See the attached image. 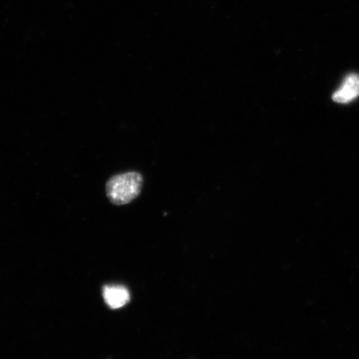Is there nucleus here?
<instances>
[{
  "mask_svg": "<svg viewBox=\"0 0 359 359\" xmlns=\"http://www.w3.org/2000/svg\"><path fill=\"white\" fill-rule=\"evenodd\" d=\"M102 294L107 304L114 309L123 307L130 300L129 291L122 285L105 286Z\"/></svg>",
  "mask_w": 359,
  "mask_h": 359,
  "instance_id": "nucleus-3",
  "label": "nucleus"
},
{
  "mask_svg": "<svg viewBox=\"0 0 359 359\" xmlns=\"http://www.w3.org/2000/svg\"><path fill=\"white\" fill-rule=\"evenodd\" d=\"M142 186L141 173L129 172L116 175L107 183V196L112 204L127 205L141 194Z\"/></svg>",
  "mask_w": 359,
  "mask_h": 359,
  "instance_id": "nucleus-1",
  "label": "nucleus"
},
{
  "mask_svg": "<svg viewBox=\"0 0 359 359\" xmlns=\"http://www.w3.org/2000/svg\"><path fill=\"white\" fill-rule=\"evenodd\" d=\"M359 96V75L351 74L344 80L340 88L334 93L333 100L339 103H348Z\"/></svg>",
  "mask_w": 359,
  "mask_h": 359,
  "instance_id": "nucleus-2",
  "label": "nucleus"
}]
</instances>
